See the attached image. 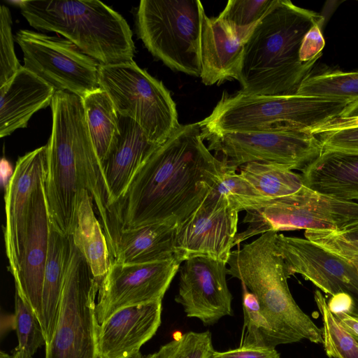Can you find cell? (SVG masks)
Masks as SVG:
<instances>
[{
  "mask_svg": "<svg viewBox=\"0 0 358 358\" xmlns=\"http://www.w3.org/2000/svg\"><path fill=\"white\" fill-rule=\"evenodd\" d=\"M227 166L204 145L199 122L180 125L141 165L112 206L114 229L152 224L178 227L219 183Z\"/></svg>",
  "mask_w": 358,
  "mask_h": 358,
  "instance_id": "6da1fadb",
  "label": "cell"
},
{
  "mask_svg": "<svg viewBox=\"0 0 358 358\" xmlns=\"http://www.w3.org/2000/svg\"><path fill=\"white\" fill-rule=\"evenodd\" d=\"M227 264L207 257L183 262L180 269L179 289L175 301L186 315L206 326L232 315V295L228 288Z\"/></svg>",
  "mask_w": 358,
  "mask_h": 358,
  "instance_id": "2e32d148",
  "label": "cell"
},
{
  "mask_svg": "<svg viewBox=\"0 0 358 358\" xmlns=\"http://www.w3.org/2000/svg\"><path fill=\"white\" fill-rule=\"evenodd\" d=\"M12 19L9 9L0 6V87L7 83L22 67L14 51Z\"/></svg>",
  "mask_w": 358,
  "mask_h": 358,
  "instance_id": "8d00e7d4",
  "label": "cell"
},
{
  "mask_svg": "<svg viewBox=\"0 0 358 358\" xmlns=\"http://www.w3.org/2000/svg\"><path fill=\"white\" fill-rule=\"evenodd\" d=\"M50 106L52 127L47 144L46 199L52 226L70 236L81 191L89 192L98 210L106 206L108 192L83 99L69 92L55 91Z\"/></svg>",
  "mask_w": 358,
  "mask_h": 358,
  "instance_id": "7a4b0ae2",
  "label": "cell"
},
{
  "mask_svg": "<svg viewBox=\"0 0 358 358\" xmlns=\"http://www.w3.org/2000/svg\"><path fill=\"white\" fill-rule=\"evenodd\" d=\"M180 264L175 257L142 264L111 261L99 285L96 305L99 323L120 309L162 301Z\"/></svg>",
  "mask_w": 358,
  "mask_h": 358,
  "instance_id": "5bb4252c",
  "label": "cell"
},
{
  "mask_svg": "<svg viewBox=\"0 0 358 358\" xmlns=\"http://www.w3.org/2000/svg\"><path fill=\"white\" fill-rule=\"evenodd\" d=\"M24 56V66L55 91L83 99L99 89L100 64L67 39L28 29L15 36Z\"/></svg>",
  "mask_w": 358,
  "mask_h": 358,
  "instance_id": "7c38bea8",
  "label": "cell"
},
{
  "mask_svg": "<svg viewBox=\"0 0 358 358\" xmlns=\"http://www.w3.org/2000/svg\"><path fill=\"white\" fill-rule=\"evenodd\" d=\"M338 321L358 341V319L346 312L340 311L334 313Z\"/></svg>",
  "mask_w": 358,
  "mask_h": 358,
  "instance_id": "b9f144b4",
  "label": "cell"
},
{
  "mask_svg": "<svg viewBox=\"0 0 358 358\" xmlns=\"http://www.w3.org/2000/svg\"><path fill=\"white\" fill-rule=\"evenodd\" d=\"M314 299L322 317V343L327 355L330 358H358V341L331 312L320 290L315 292Z\"/></svg>",
  "mask_w": 358,
  "mask_h": 358,
  "instance_id": "f546056e",
  "label": "cell"
},
{
  "mask_svg": "<svg viewBox=\"0 0 358 358\" xmlns=\"http://www.w3.org/2000/svg\"><path fill=\"white\" fill-rule=\"evenodd\" d=\"M51 228L44 178L34 196L19 269L14 278L15 291L31 306L41 324L43 285Z\"/></svg>",
  "mask_w": 358,
  "mask_h": 358,
  "instance_id": "ac0fdd59",
  "label": "cell"
},
{
  "mask_svg": "<svg viewBox=\"0 0 358 358\" xmlns=\"http://www.w3.org/2000/svg\"><path fill=\"white\" fill-rule=\"evenodd\" d=\"M159 145L151 142L134 120L120 115L119 134L102 164L110 213L137 171Z\"/></svg>",
  "mask_w": 358,
  "mask_h": 358,
  "instance_id": "44dd1931",
  "label": "cell"
},
{
  "mask_svg": "<svg viewBox=\"0 0 358 358\" xmlns=\"http://www.w3.org/2000/svg\"><path fill=\"white\" fill-rule=\"evenodd\" d=\"M47 157V145L20 157L6 186L3 234L9 269L13 278L18 272L34 196L45 178Z\"/></svg>",
  "mask_w": 358,
  "mask_h": 358,
  "instance_id": "e0dca14e",
  "label": "cell"
},
{
  "mask_svg": "<svg viewBox=\"0 0 358 358\" xmlns=\"http://www.w3.org/2000/svg\"><path fill=\"white\" fill-rule=\"evenodd\" d=\"M211 358H280L275 348L241 345L224 352L215 351Z\"/></svg>",
  "mask_w": 358,
  "mask_h": 358,
  "instance_id": "ab89813d",
  "label": "cell"
},
{
  "mask_svg": "<svg viewBox=\"0 0 358 358\" xmlns=\"http://www.w3.org/2000/svg\"><path fill=\"white\" fill-rule=\"evenodd\" d=\"M276 244L289 276L300 274L331 296L345 292L358 301L355 264L307 238L278 234Z\"/></svg>",
  "mask_w": 358,
  "mask_h": 358,
  "instance_id": "9a60e30c",
  "label": "cell"
},
{
  "mask_svg": "<svg viewBox=\"0 0 358 358\" xmlns=\"http://www.w3.org/2000/svg\"><path fill=\"white\" fill-rule=\"evenodd\" d=\"M15 326L18 345L11 358H33L38 348L46 345L41 324L28 302L16 291Z\"/></svg>",
  "mask_w": 358,
  "mask_h": 358,
  "instance_id": "4dcf8cb0",
  "label": "cell"
},
{
  "mask_svg": "<svg viewBox=\"0 0 358 358\" xmlns=\"http://www.w3.org/2000/svg\"><path fill=\"white\" fill-rule=\"evenodd\" d=\"M327 303L333 313L343 311L350 314L354 312V298L348 293H338L332 296Z\"/></svg>",
  "mask_w": 358,
  "mask_h": 358,
  "instance_id": "60d3db41",
  "label": "cell"
},
{
  "mask_svg": "<svg viewBox=\"0 0 358 358\" xmlns=\"http://www.w3.org/2000/svg\"><path fill=\"white\" fill-rule=\"evenodd\" d=\"M199 0H142L136 13L139 38L170 69L200 77Z\"/></svg>",
  "mask_w": 358,
  "mask_h": 358,
  "instance_id": "52a82bcc",
  "label": "cell"
},
{
  "mask_svg": "<svg viewBox=\"0 0 358 358\" xmlns=\"http://www.w3.org/2000/svg\"><path fill=\"white\" fill-rule=\"evenodd\" d=\"M0 358H11L10 355L1 351L0 354Z\"/></svg>",
  "mask_w": 358,
  "mask_h": 358,
  "instance_id": "ee69618b",
  "label": "cell"
},
{
  "mask_svg": "<svg viewBox=\"0 0 358 358\" xmlns=\"http://www.w3.org/2000/svg\"><path fill=\"white\" fill-rule=\"evenodd\" d=\"M237 169L227 164L221 180L213 189L226 195L238 212L266 206L270 200L260 195L240 173H237Z\"/></svg>",
  "mask_w": 358,
  "mask_h": 358,
  "instance_id": "d6a6232c",
  "label": "cell"
},
{
  "mask_svg": "<svg viewBox=\"0 0 358 358\" xmlns=\"http://www.w3.org/2000/svg\"><path fill=\"white\" fill-rule=\"evenodd\" d=\"M89 132L101 164L120 131V115L108 93L99 88L83 99Z\"/></svg>",
  "mask_w": 358,
  "mask_h": 358,
  "instance_id": "4316f807",
  "label": "cell"
},
{
  "mask_svg": "<svg viewBox=\"0 0 358 358\" xmlns=\"http://www.w3.org/2000/svg\"><path fill=\"white\" fill-rule=\"evenodd\" d=\"M93 206L92 196L83 189L78 206L76 225L70 236L100 285L108 272L111 257L103 229L95 216Z\"/></svg>",
  "mask_w": 358,
  "mask_h": 358,
  "instance_id": "484cf974",
  "label": "cell"
},
{
  "mask_svg": "<svg viewBox=\"0 0 358 358\" xmlns=\"http://www.w3.org/2000/svg\"><path fill=\"white\" fill-rule=\"evenodd\" d=\"M70 246V236L62 234L52 224L42 293L41 327L46 345L53 337L58 320Z\"/></svg>",
  "mask_w": 358,
  "mask_h": 358,
  "instance_id": "d4e9b609",
  "label": "cell"
},
{
  "mask_svg": "<svg viewBox=\"0 0 358 358\" xmlns=\"http://www.w3.org/2000/svg\"><path fill=\"white\" fill-rule=\"evenodd\" d=\"M350 101L287 95L223 94L199 122L202 135L294 126L311 131L339 116Z\"/></svg>",
  "mask_w": 358,
  "mask_h": 358,
  "instance_id": "8992f818",
  "label": "cell"
},
{
  "mask_svg": "<svg viewBox=\"0 0 358 358\" xmlns=\"http://www.w3.org/2000/svg\"><path fill=\"white\" fill-rule=\"evenodd\" d=\"M176 229L167 224L122 229L111 252V261L142 264L172 258Z\"/></svg>",
  "mask_w": 358,
  "mask_h": 358,
  "instance_id": "cb8c5ba5",
  "label": "cell"
},
{
  "mask_svg": "<svg viewBox=\"0 0 358 358\" xmlns=\"http://www.w3.org/2000/svg\"><path fill=\"white\" fill-rule=\"evenodd\" d=\"M358 221V203L322 194L306 186L296 193L270 200L262 208L246 210L248 226L237 233L234 246L268 231L340 230Z\"/></svg>",
  "mask_w": 358,
  "mask_h": 358,
  "instance_id": "30bf717a",
  "label": "cell"
},
{
  "mask_svg": "<svg viewBox=\"0 0 358 358\" xmlns=\"http://www.w3.org/2000/svg\"><path fill=\"white\" fill-rule=\"evenodd\" d=\"M238 211L224 194L213 189L175 230L173 250L180 263L207 257L227 264L237 234Z\"/></svg>",
  "mask_w": 358,
  "mask_h": 358,
  "instance_id": "4fadbf2b",
  "label": "cell"
},
{
  "mask_svg": "<svg viewBox=\"0 0 358 358\" xmlns=\"http://www.w3.org/2000/svg\"><path fill=\"white\" fill-rule=\"evenodd\" d=\"M299 95L358 100V71H329L310 74L301 83L296 93Z\"/></svg>",
  "mask_w": 358,
  "mask_h": 358,
  "instance_id": "f1b7e54d",
  "label": "cell"
},
{
  "mask_svg": "<svg viewBox=\"0 0 358 358\" xmlns=\"http://www.w3.org/2000/svg\"><path fill=\"white\" fill-rule=\"evenodd\" d=\"M323 23L315 24L306 34L300 50V59L303 63H315L325 45L321 27Z\"/></svg>",
  "mask_w": 358,
  "mask_h": 358,
  "instance_id": "f35d334b",
  "label": "cell"
},
{
  "mask_svg": "<svg viewBox=\"0 0 358 358\" xmlns=\"http://www.w3.org/2000/svg\"><path fill=\"white\" fill-rule=\"evenodd\" d=\"M214 352L209 331H189L145 358H211Z\"/></svg>",
  "mask_w": 358,
  "mask_h": 358,
  "instance_id": "d590c367",
  "label": "cell"
},
{
  "mask_svg": "<svg viewBox=\"0 0 358 358\" xmlns=\"http://www.w3.org/2000/svg\"><path fill=\"white\" fill-rule=\"evenodd\" d=\"M99 82L118 114L134 120L151 142L162 144L180 127L169 91L134 62L101 64Z\"/></svg>",
  "mask_w": 358,
  "mask_h": 358,
  "instance_id": "ba28073f",
  "label": "cell"
},
{
  "mask_svg": "<svg viewBox=\"0 0 358 358\" xmlns=\"http://www.w3.org/2000/svg\"><path fill=\"white\" fill-rule=\"evenodd\" d=\"M202 136L207 140L210 151L220 154L222 160L237 168L257 162L303 171L323 152L316 136L308 130L289 125Z\"/></svg>",
  "mask_w": 358,
  "mask_h": 358,
  "instance_id": "8fae6325",
  "label": "cell"
},
{
  "mask_svg": "<svg viewBox=\"0 0 358 358\" xmlns=\"http://www.w3.org/2000/svg\"><path fill=\"white\" fill-rule=\"evenodd\" d=\"M351 315H352L353 316H355L356 318L358 319V313H355V312H352V313H350Z\"/></svg>",
  "mask_w": 358,
  "mask_h": 358,
  "instance_id": "f6af8a7d",
  "label": "cell"
},
{
  "mask_svg": "<svg viewBox=\"0 0 358 358\" xmlns=\"http://www.w3.org/2000/svg\"><path fill=\"white\" fill-rule=\"evenodd\" d=\"M55 89L22 66L0 87V136L25 128L31 117L51 104Z\"/></svg>",
  "mask_w": 358,
  "mask_h": 358,
  "instance_id": "7402d4cb",
  "label": "cell"
},
{
  "mask_svg": "<svg viewBox=\"0 0 358 358\" xmlns=\"http://www.w3.org/2000/svg\"><path fill=\"white\" fill-rule=\"evenodd\" d=\"M324 150L358 152V127L323 131L315 134Z\"/></svg>",
  "mask_w": 358,
  "mask_h": 358,
  "instance_id": "74e56055",
  "label": "cell"
},
{
  "mask_svg": "<svg viewBox=\"0 0 358 358\" xmlns=\"http://www.w3.org/2000/svg\"><path fill=\"white\" fill-rule=\"evenodd\" d=\"M125 358H143L140 350L139 351H137L134 353H133L132 355L125 357Z\"/></svg>",
  "mask_w": 358,
  "mask_h": 358,
  "instance_id": "7bdbcfd3",
  "label": "cell"
},
{
  "mask_svg": "<svg viewBox=\"0 0 358 358\" xmlns=\"http://www.w3.org/2000/svg\"><path fill=\"white\" fill-rule=\"evenodd\" d=\"M277 231H268L232 250L227 274L241 280L255 295L282 344L304 339L322 343L321 329L300 308L289 291V276L277 247Z\"/></svg>",
  "mask_w": 358,
  "mask_h": 358,
  "instance_id": "277c9868",
  "label": "cell"
},
{
  "mask_svg": "<svg viewBox=\"0 0 358 358\" xmlns=\"http://www.w3.org/2000/svg\"><path fill=\"white\" fill-rule=\"evenodd\" d=\"M240 174L268 200L294 194L304 186L301 175L273 163H247L241 166Z\"/></svg>",
  "mask_w": 358,
  "mask_h": 358,
  "instance_id": "83f0119b",
  "label": "cell"
},
{
  "mask_svg": "<svg viewBox=\"0 0 358 358\" xmlns=\"http://www.w3.org/2000/svg\"><path fill=\"white\" fill-rule=\"evenodd\" d=\"M21 13L36 29L64 36L101 65L134 62L132 31L124 18L97 0H27Z\"/></svg>",
  "mask_w": 358,
  "mask_h": 358,
  "instance_id": "5b68a950",
  "label": "cell"
},
{
  "mask_svg": "<svg viewBox=\"0 0 358 358\" xmlns=\"http://www.w3.org/2000/svg\"><path fill=\"white\" fill-rule=\"evenodd\" d=\"M301 176L315 192L358 203V152L324 150Z\"/></svg>",
  "mask_w": 358,
  "mask_h": 358,
  "instance_id": "603a6c76",
  "label": "cell"
},
{
  "mask_svg": "<svg viewBox=\"0 0 358 358\" xmlns=\"http://www.w3.org/2000/svg\"><path fill=\"white\" fill-rule=\"evenodd\" d=\"M70 239L59 314L45 358H99L95 298L99 283L71 236Z\"/></svg>",
  "mask_w": 358,
  "mask_h": 358,
  "instance_id": "9c48e42d",
  "label": "cell"
},
{
  "mask_svg": "<svg viewBox=\"0 0 358 358\" xmlns=\"http://www.w3.org/2000/svg\"><path fill=\"white\" fill-rule=\"evenodd\" d=\"M306 238L350 262L358 264V221L336 230H306Z\"/></svg>",
  "mask_w": 358,
  "mask_h": 358,
  "instance_id": "e575fe53",
  "label": "cell"
},
{
  "mask_svg": "<svg viewBox=\"0 0 358 358\" xmlns=\"http://www.w3.org/2000/svg\"><path fill=\"white\" fill-rule=\"evenodd\" d=\"M275 0H229L217 17L237 32L248 36Z\"/></svg>",
  "mask_w": 358,
  "mask_h": 358,
  "instance_id": "836d02e7",
  "label": "cell"
},
{
  "mask_svg": "<svg viewBox=\"0 0 358 358\" xmlns=\"http://www.w3.org/2000/svg\"><path fill=\"white\" fill-rule=\"evenodd\" d=\"M355 266H356L357 267V268H358V264H355Z\"/></svg>",
  "mask_w": 358,
  "mask_h": 358,
  "instance_id": "bcb514c9",
  "label": "cell"
},
{
  "mask_svg": "<svg viewBox=\"0 0 358 358\" xmlns=\"http://www.w3.org/2000/svg\"><path fill=\"white\" fill-rule=\"evenodd\" d=\"M162 301L120 309L100 324L99 358H125L139 351L161 324Z\"/></svg>",
  "mask_w": 358,
  "mask_h": 358,
  "instance_id": "d6986e66",
  "label": "cell"
},
{
  "mask_svg": "<svg viewBox=\"0 0 358 358\" xmlns=\"http://www.w3.org/2000/svg\"><path fill=\"white\" fill-rule=\"evenodd\" d=\"M323 22L320 13L289 0H275L245 41L239 92L248 95L296 94L315 64L300 59L303 38L315 24Z\"/></svg>",
  "mask_w": 358,
  "mask_h": 358,
  "instance_id": "3957f363",
  "label": "cell"
},
{
  "mask_svg": "<svg viewBox=\"0 0 358 358\" xmlns=\"http://www.w3.org/2000/svg\"><path fill=\"white\" fill-rule=\"evenodd\" d=\"M247 38L217 17H209L202 8L200 78L203 84L213 85L229 79L238 80Z\"/></svg>",
  "mask_w": 358,
  "mask_h": 358,
  "instance_id": "ffe728a7",
  "label": "cell"
},
{
  "mask_svg": "<svg viewBox=\"0 0 358 358\" xmlns=\"http://www.w3.org/2000/svg\"><path fill=\"white\" fill-rule=\"evenodd\" d=\"M243 346L275 348L282 343L262 313L255 295L243 285Z\"/></svg>",
  "mask_w": 358,
  "mask_h": 358,
  "instance_id": "1f68e13d",
  "label": "cell"
}]
</instances>
